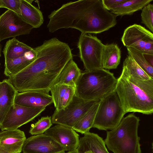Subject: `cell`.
<instances>
[{"label":"cell","mask_w":153,"mask_h":153,"mask_svg":"<svg viewBox=\"0 0 153 153\" xmlns=\"http://www.w3.org/2000/svg\"><path fill=\"white\" fill-rule=\"evenodd\" d=\"M126 114L115 91L100 100L92 128L112 130L119 125Z\"/></svg>","instance_id":"obj_6"},{"label":"cell","mask_w":153,"mask_h":153,"mask_svg":"<svg viewBox=\"0 0 153 153\" xmlns=\"http://www.w3.org/2000/svg\"><path fill=\"white\" fill-rule=\"evenodd\" d=\"M52 125L51 116L42 117L36 123L31 125L29 133L35 135L43 134Z\"/></svg>","instance_id":"obj_28"},{"label":"cell","mask_w":153,"mask_h":153,"mask_svg":"<svg viewBox=\"0 0 153 153\" xmlns=\"http://www.w3.org/2000/svg\"><path fill=\"white\" fill-rule=\"evenodd\" d=\"M0 57L1 56V51H2V45H1V43H0Z\"/></svg>","instance_id":"obj_34"},{"label":"cell","mask_w":153,"mask_h":153,"mask_svg":"<svg viewBox=\"0 0 153 153\" xmlns=\"http://www.w3.org/2000/svg\"><path fill=\"white\" fill-rule=\"evenodd\" d=\"M99 100H85L75 94L71 101L66 107L59 111H55L51 117L52 123L72 128L93 105Z\"/></svg>","instance_id":"obj_8"},{"label":"cell","mask_w":153,"mask_h":153,"mask_svg":"<svg viewBox=\"0 0 153 153\" xmlns=\"http://www.w3.org/2000/svg\"><path fill=\"white\" fill-rule=\"evenodd\" d=\"M117 79L108 70L100 68L81 72L77 82L75 95L87 100H100L115 91Z\"/></svg>","instance_id":"obj_5"},{"label":"cell","mask_w":153,"mask_h":153,"mask_svg":"<svg viewBox=\"0 0 153 153\" xmlns=\"http://www.w3.org/2000/svg\"><path fill=\"white\" fill-rule=\"evenodd\" d=\"M24 132L18 129L0 131V152L20 153L26 139Z\"/></svg>","instance_id":"obj_14"},{"label":"cell","mask_w":153,"mask_h":153,"mask_svg":"<svg viewBox=\"0 0 153 153\" xmlns=\"http://www.w3.org/2000/svg\"><path fill=\"white\" fill-rule=\"evenodd\" d=\"M85 153H92L90 151H87Z\"/></svg>","instance_id":"obj_36"},{"label":"cell","mask_w":153,"mask_h":153,"mask_svg":"<svg viewBox=\"0 0 153 153\" xmlns=\"http://www.w3.org/2000/svg\"></svg>","instance_id":"obj_38"},{"label":"cell","mask_w":153,"mask_h":153,"mask_svg":"<svg viewBox=\"0 0 153 153\" xmlns=\"http://www.w3.org/2000/svg\"><path fill=\"white\" fill-rule=\"evenodd\" d=\"M117 17L105 8L102 0L70 1L52 12L49 16L53 32L71 28L81 33L89 34L100 33L114 27Z\"/></svg>","instance_id":"obj_2"},{"label":"cell","mask_w":153,"mask_h":153,"mask_svg":"<svg viewBox=\"0 0 153 153\" xmlns=\"http://www.w3.org/2000/svg\"><path fill=\"white\" fill-rule=\"evenodd\" d=\"M68 85L56 84L51 88L50 91L53 100V103L56 111L62 109V102Z\"/></svg>","instance_id":"obj_27"},{"label":"cell","mask_w":153,"mask_h":153,"mask_svg":"<svg viewBox=\"0 0 153 153\" xmlns=\"http://www.w3.org/2000/svg\"><path fill=\"white\" fill-rule=\"evenodd\" d=\"M76 88L68 86L62 103V109L68 105L72 100L75 94Z\"/></svg>","instance_id":"obj_31"},{"label":"cell","mask_w":153,"mask_h":153,"mask_svg":"<svg viewBox=\"0 0 153 153\" xmlns=\"http://www.w3.org/2000/svg\"><path fill=\"white\" fill-rule=\"evenodd\" d=\"M121 57V51L117 44L104 45L102 57V68L107 70L116 69L120 63Z\"/></svg>","instance_id":"obj_20"},{"label":"cell","mask_w":153,"mask_h":153,"mask_svg":"<svg viewBox=\"0 0 153 153\" xmlns=\"http://www.w3.org/2000/svg\"><path fill=\"white\" fill-rule=\"evenodd\" d=\"M66 153H79L76 150H75V151H72V152H67Z\"/></svg>","instance_id":"obj_35"},{"label":"cell","mask_w":153,"mask_h":153,"mask_svg":"<svg viewBox=\"0 0 153 153\" xmlns=\"http://www.w3.org/2000/svg\"><path fill=\"white\" fill-rule=\"evenodd\" d=\"M33 61L23 56L5 60L4 74L8 77L13 76L24 69Z\"/></svg>","instance_id":"obj_24"},{"label":"cell","mask_w":153,"mask_h":153,"mask_svg":"<svg viewBox=\"0 0 153 153\" xmlns=\"http://www.w3.org/2000/svg\"><path fill=\"white\" fill-rule=\"evenodd\" d=\"M128 55L151 77L153 78V67L147 61L143 53L131 47H127Z\"/></svg>","instance_id":"obj_26"},{"label":"cell","mask_w":153,"mask_h":153,"mask_svg":"<svg viewBox=\"0 0 153 153\" xmlns=\"http://www.w3.org/2000/svg\"><path fill=\"white\" fill-rule=\"evenodd\" d=\"M115 91L126 113L153 112V79L142 80L128 75L123 68Z\"/></svg>","instance_id":"obj_3"},{"label":"cell","mask_w":153,"mask_h":153,"mask_svg":"<svg viewBox=\"0 0 153 153\" xmlns=\"http://www.w3.org/2000/svg\"><path fill=\"white\" fill-rule=\"evenodd\" d=\"M34 49L37 53L35 59L8 79L18 92L36 91L49 93L63 68L73 59L71 50L68 44L55 37L45 41Z\"/></svg>","instance_id":"obj_1"},{"label":"cell","mask_w":153,"mask_h":153,"mask_svg":"<svg viewBox=\"0 0 153 153\" xmlns=\"http://www.w3.org/2000/svg\"><path fill=\"white\" fill-rule=\"evenodd\" d=\"M123 68L129 75L142 80L153 79L129 55L127 56L123 62Z\"/></svg>","instance_id":"obj_25"},{"label":"cell","mask_w":153,"mask_h":153,"mask_svg":"<svg viewBox=\"0 0 153 153\" xmlns=\"http://www.w3.org/2000/svg\"><path fill=\"white\" fill-rule=\"evenodd\" d=\"M100 100L96 102L77 122L72 128L73 129L82 134L89 131L92 127Z\"/></svg>","instance_id":"obj_23"},{"label":"cell","mask_w":153,"mask_h":153,"mask_svg":"<svg viewBox=\"0 0 153 153\" xmlns=\"http://www.w3.org/2000/svg\"><path fill=\"white\" fill-rule=\"evenodd\" d=\"M33 49L14 37L6 42L2 52L6 60L22 57L25 52Z\"/></svg>","instance_id":"obj_21"},{"label":"cell","mask_w":153,"mask_h":153,"mask_svg":"<svg viewBox=\"0 0 153 153\" xmlns=\"http://www.w3.org/2000/svg\"><path fill=\"white\" fill-rule=\"evenodd\" d=\"M127 0H102L105 8L108 11H111L116 5L126 1Z\"/></svg>","instance_id":"obj_32"},{"label":"cell","mask_w":153,"mask_h":153,"mask_svg":"<svg viewBox=\"0 0 153 153\" xmlns=\"http://www.w3.org/2000/svg\"><path fill=\"white\" fill-rule=\"evenodd\" d=\"M104 45L96 36L81 33L77 46L85 71L102 68V57Z\"/></svg>","instance_id":"obj_7"},{"label":"cell","mask_w":153,"mask_h":153,"mask_svg":"<svg viewBox=\"0 0 153 153\" xmlns=\"http://www.w3.org/2000/svg\"><path fill=\"white\" fill-rule=\"evenodd\" d=\"M61 146L65 151L72 152L78 147L79 135L72 128L56 124L45 132Z\"/></svg>","instance_id":"obj_13"},{"label":"cell","mask_w":153,"mask_h":153,"mask_svg":"<svg viewBox=\"0 0 153 153\" xmlns=\"http://www.w3.org/2000/svg\"><path fill=\"white\" fill-rule=\"evenodd\" d=\"M53 103L49 93L36 91L18 92L14 100V104L28 107H46Z\"/></svg>","instance_id":"obj_15"},{"label":"cell","mask_w":153,"mask_h":153,"mask_svg":"<svg viewBox=\"0 0 153 153\" xmlns=\"http://www.w3.org/2000/svg\"><path fill=\"white\" fill-rule=\"evenodd\" d=\"M121 40L124 45L153 55V33L142 26L134 24L124 30Z\"/></svg>","instance_id":"obj_9"},{"label":"cell","mask_w":153,"mask_h":153,"mask_svg":"<svg viewBox=\"0 0 153 153\" xmlns=\"http://www.w3.org/2000/svg\"><path fill=\"white\" fill-rule=\"evenodd\" d=\"M23 153H65L64 148L49 136L42 134L26 139Z\"/></svg>","instance_id":"obj_12"},{"label":"cell","mask_w":153,"mask_h":153,"mask_svg":"<svg viewBox=\"0 0 153 153\" xmlns=\"http://www.w3.org/2000/svg\"><path fill=\"white\" fill-rule=\"evenodd\" d=\"M141 10V22L153 33V4L149 3L145 6Z\"/></svg>","instance_id":"obj_29"},{"label":"cell","mask_w":153,"mask_h":153,"mask_svg":"<svg viewBox=\"0 0 153 153\" xmlns=\"http://www.w3.org/2000/svg\"><path fill=\"white\" fill-rule=\"evenodd\" d=\"M140 120L133 114L123 117L114 128L107 132L104 141L114 153H141L138 135Z\"/></svg>","instance_id":"obj_4"},{"label":"cell","mask_w":153,"mask_h":153,"mask_svg":"<svg viewBox=\"0 0 153 153\" xmlns=\"http://www.w3.org/2000/svg\"><path fill=\"white\" fill-rule=\"evenodd\" d=\"M18 92L9 81L5 79L0 82V125L14 104Z\"/></svg>","instance_id":"obj_17"},{"label":"cell","mask_w":153,"mask_h":153,"mask_svg":"<svg viewBox=\"0 0 153 153\" xmlns=\"http://www.w3.org/2000/svg\"><path fill=\"white\" fill-rule=\"evenodd\" d=\"M33 28L20 15L7 10L0 16V42L7 38L29 34Z\"/></svg>","instance_id":"obj_10"},{"label":"cell","mask_w":153,"mask_h":153,"mask_svg":"<svg viewBox=\"0 0 153 153\" xmlns=\"http://www.w3.org/2000/svg\"><path fill=\"white\" fill-rule=\"evenodd\" d=\"M21 0H0V8H4L19 15Z\"/></svg>","instance_id":"obj_30"},{"label":"cell","mask_w":153,"mask_h":153,"mask_svg":"<svg viewBox=\"0 0 153 153\" xmlns=\"http://www.w3.org/2000/svg\"><path fill=\"white\" fill-rule=\"evenodd\" d=\"M0 153H4V152H0Z\"/></svg>","instance_id":"obj_37"},{"label":"cell","mask_w":153,"mask_h":153,"mask_svg":"<svg viewBox=\"0 0 153 153\" xmlns=\"http://www.w3.org/2000/svg\"><path fill=\"white\" fill-rule=\"evenodd\" d=\"M104 141L97 134L89 131L84 134L79 139V144L76 151L79 153L90 151L92 153H109Z\"/></svg>","instance_id":"obj_16"},{"label":"cell","mask_w":153,"mask_h":153,"mask_svg":"<svg viewBox=\"0 0 153 153\" xmlns=\"http://www.w3.org/2000/svg\"><path fill=\"white\" fill-rule=\"evenodd\" d=\"M143 54L148 62L153 67V55L145 53Z\"/></svg>","instance_id":"obj_33"},{"label":"cell","mask_w":153,"mask_h":153,"mask_svg":"<svg viewBox=\"0 0 153 153\" xmlns=\"http://www.w3.org/2000/svg\"></svg>","instance_id":"obj_39"},{"label":"cell","mask_w":153,"mask_h":153,"mask_svg":"<svg viewBox=\"0 0 153 153\" xmlns=\"http://www.w3.org/2000/svg\"><path fill=\"white\" fill-rule=\"evenodd\" d=\"M33 1L21 0L20 15L34 28H38L43 24L44 20L41 11L32 4Z\"/></svg>","instance_id":"obj_18"},{"label":"cell","mask_w":153,"mask_h":153,"mask_svg":"<svg viewBox=\"0 0 153 153\" xmlns=\"http://www.w3.org/2000/svg\"><path fill=\"white\" fill-rule=\"evenodd\" d=\"M46 107H28L14 104L0 125L1 130H15L38 116Z\"/></svg>","instance_id":"obj_11"},{"label":"cell","mask_w":153,"mask_h":153,"mask_svg":"<svg viewBox=\"0 0 153 153\" xmlns=\"http://www.w3.org/2000/svg\"><path fill=\"white\" fill-rule=\"evenodd\" d=\"M153 0H127L114 7L111 12L117 16L132 15L141 10Z\"/></svg>","instance_id":"obj_22"},{"label":"cell","mask_w":153,"mask_h":153,"mask_svg":"<svg viewBox=\"0 0 153 153\" xmlns=\"http://www.w3.org/2000/svg\"><path fill=\"white\" fill-rule=\"evenodd\" d=\"M81 73L80 69L72 59L63 68L53 85L62 84L76 88L77 82Z\"/></svg>","instance_id":"obj_19"}]
</instances>
